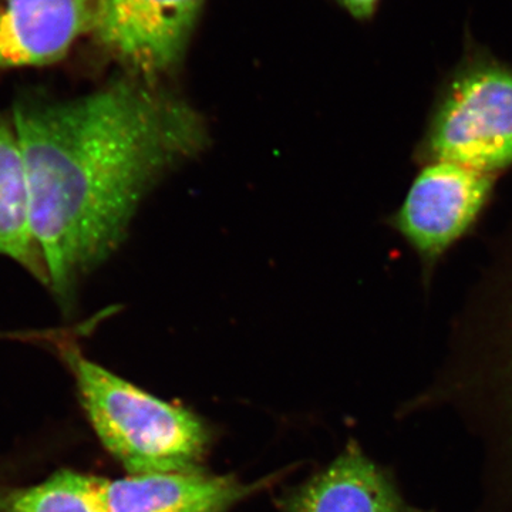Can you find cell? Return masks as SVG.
Listing matches in <instances>:
<instances>
[{
	"label": "cell",
	"mask_w": 512,
	"mask_h": 512,
	"mask_svg": "<svg viewBox=\"0 0 512 512\" xmlns=\"http://www.w3.org/2000/svg\"><path fill=\"white\" fill-rule=\"evenodd\" d=\"M0 256L22 266L49 288L33 234L28 177L12 114L0 113Z\"/></svg>",
	"instance_id": "9c48e42d"
},
{
	"label": "cell",
	"mask_w": 512,
	"mask_h": 512,
	"mask_svg": "<svg viewBox=\"0 0 512 512\" xmlns=\"http://www.w3.org/2000/svg\"><path fill=\"white\" fill-rule=\"evenodd\" d=\"M94 13L96 0H0V70L64 59Z\"/></svg>",
	"instance_id": "8992f818"
},
{
	"label": "cell",
	"mask_w": 512,
	"mask_h": 512,
	"mask_svg": "<svg viewBox=\"0 0 512 512\" xmlns=\"http://www.w3.org/2000/svg\"><path fill=\"white\" fill-rule=\"evenodd\" d=\"M288 512H430L404 500L386 470L365 456L356 443L326 470L299 488L286 503Z\"/></svg>",
	"instance_id": "ba28073f"
},
{
	"label": "cell",
	"mask_w": 512,
	"mask_h": 512,
	"mask_svg": "<svg viewBox=\"0 0 512 512\" xmlns=\"http://www.w3.org/2000/svg\"><path fill=\"white\" fill-rule=\"evenodd\" d=\"M249 493L231 477L198 471L131 474L100 483L106 512H224Z\"/></svg>",
	"instance_id": "52a82bcc"
},
{
	"label": "cell",
	"mask_w": 512,
	"mask_h": 512,
	"mask_svg": "<svg viewBox=\"0 0 512 512\" xmlns=\"http://www.w3.org/2000/svg\"><path fill=\"white\" fill-rule=\"evenodd\" d=\"M414 160L495 180L511 170L512 64L468 45L437 90Z\"/></svg>",
	"instance_id": "7a4b0ae2"
},
{
	"label": "cell",
	"mask_w": 512,
	"mask_h": 512,
	"mask_svg": "<svg viewBox=\"0 0 512 512\" xmlns=\"http://www.w3.org/2000/svg\"><path fill=\"white\" fill-rule=\"evenodd\" d=\"M64 355L97 436L128 473L194 470L208 446L197 416L143 392L77 349Z\"/></svg>",
	"instance_id": "3957f363"
},
{
	"label": "cell",
	"mask_w": 512,
	"mask_h": 512,
	"mask_svg": "<svg viewBox=\"0 0 512 512\" xmlns=\"http://www.w3.org/2000/svg\"><path fill=\"white\" fill-rule=\"evenodd\" d=\"M101 478L60 470L32 487L0 491V512H106Z\"/></svg>",
	"instance_id": "30bf717a"
},
{
	"label": "cell",
	"mask_w": 512,
	"mask_h": 512,
	"mask_svg": "<svg viewBox=\"0 0 512 512\" xmlns=\"http://www.w3.org/2000/svg\"><path fill=\"white\" fill-rule=\"evenodd\" d=\"M497 181L448 163L419 165L402 204L390 217L430 278L451 248L476 227Z\"/></svg>",
	"instance_id": "277c9868"
},
{
	"label": "cell",
	"mask_w": 512,
	"mask_h": 512,
	"mask_svg": "<svg viewBox=\"0 0 512 512\" xmlns=\"http://www.w3.org/2000/svg\"><path fill=\"white\" fill-rule=\"evenodd\" d=\"M12 117L33 234L63 306L120 247L151 188L208 143L202 114L133 74L76 99L26 97Z\"/></svg>",
	"instance_id": "6da1fadb"
},
{
	"label": "cell",
	"mask_w": 512,
	"mask_h": 512,
	"mask_svg": "<svg viewBox=\"0 0 512 512\" xmlns=\"http://www.w3.org/2000/svg\"><path fill=\"white\" fill-rule=\"evenodd\" d=\"M205 0H96L92 35L127 74L158 80L180 64Z\"/></svg>",
	"instance_id": "5b68a950"
},
{
	"label": "cell",
	"mask_w": 512,
	"mask_h": 512,
	"mask_svg": "<svg viewBox=\"0 0 512 512\" xmlns=\"http://www.w3.org/2000/svg\"><path fill=\"white\" fill-rule=\"evenodd\" d=\"M353 18L369 19L376 12L380 0H339Z\"/></svg>",
	"instance_id": "8fae6325"
}]
</instances>
